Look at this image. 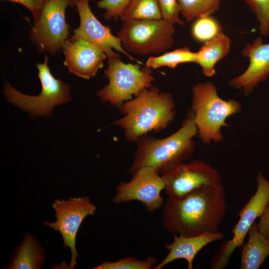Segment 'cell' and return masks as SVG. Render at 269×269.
<instances>
[{"instance_id":"4fadbf2b","label":"cell","mask_w":269,"mask_h":269,"mask_svg":"<svg viewBox=\"0 0 269 269\" xmlns=\"http://www.w3.org/2000/svg\"><path fill=\"white\" fill-rule=\"evenodd\" d=\"M79 14L80 24L73 30L74 35L90 42L101 48L108 58L121 57L114 50L120 52L132 61L139 62L122 47L120 39L104 25L92 12L89 0H72Z\"/></svg>"},{"instance_id":"30bf717a","label":"cell","mask_w":269,"mask_h":269,"mask_svg":"<svg viewBox=\"0 0 269 269\" xmlns=\"http://www.w3.org/2000/svg\"><path fill=\"white\" fill-rule=\"evenodd\" d=\"M56 218L53 222H44L45 226L58 232L63 240L64 247L71 251V260L68 269H74L79 257L76 248V238L84 220L95 215V205L87 196L70 197L67 199H56L52 204Z\"/></svg>"},{"instance_id":"6da1fadb","label":"cell","mask_w":269,"mask_h":269,"mask_svg":"<svg viewBox=\"0 0 269 269\" xmlns=\"http://www.w3.org/2000/svg\"><path fill=\"white\" fill-rule=\"evenodd\" d=\"M227 210L222 183L200 187L178 199L167 197L161 225L169 233L198 236L219 231Z\"/></svg>"},{"instance_id":"ac0fdd59","label":"cell","mask_w":269,"mask_h":269,"mask_svg":"<svg viewBox=\"0 0 269 269\" xmlns=\"http://www.w3.org/2000/svg\"><path fill=\"white\" fill-rule=\"evenodd\" d=\"M45 251L41 243L29 233L14 250L5 269H40L45 262Z\"/></svg>"},{"instance_id":"7402d4cb","label":"cell","mask_w":269,"mask_h":269,"mask_svg":"<svg viewBox=\"0 0 269 269\" xmlns=\"http://www.w3.org/2000/svg\"><path fill=\"white\" fill-rule=\"evenodd\" d=\"M222 0H177L180 13L186 22L198 17L212 15L219 9Z\"/></svg>"},{"instance_id":"e0dca14e","label":"cell","mask_w":269,"mask_h":269,"mask_svg":"<svg viewBox=\"0 0 269 269\" xmlns=\"http://www.w3.org/2000/svg\"><path fill=\"white\" fill-rule=\"evenodd\" d=\"M231 44V39L222 31L203 43L195 52V63L200 66L205 76L210 77L216 74V64L227 56Z\"/></svg>"},{"instance_id":"3957f363","label":"cell","mask_w":269,"mask_h":269,"mask_svg":"<svg viewBox=\"0 0 269 269\" xmlns=\"http://www.w3.org/2000/svg\"><path fill=\"white\" fill-rule=\"evenodd\" d=\"M118 108L123 117L114 124L123 130L125 138L131 142H136L149 132L166 128L175 116L172 95L156 87L143 90Z\"/></svg>"},{"instance_id":"8992f818","label":"cell","mask_w":269,"mask_h":269,"mask_svg":"<svg viewBox=\"0 0 269 269\" xmlns=\"http://www.w3.org/2000/svg\"><path fill=\"white\" fill-rule=\"evenodd\" d=\"M118 33L123 48L136 55L160 54L174 43V24L163 19L123 21Z\"/></svg>"},{"instance_id":"9c48e42d","label":"cell","mask_w":269,"mask_h":269,"mask_svg":"<svg viewBox=\"0 0 269 269\" xmlns=\"http://www.w3.org/2000/svg\"><path fill=\"white\" fill-rule=\"evenodd\" d=\"M256 180L257 190L238 213L239 219L232 231V237L223 242L211 259L210 265L213 269L227 267L231 255L244 244L249 230L269 203V181L261 171L258 172Z\"/></svg>"},{"instance_id":"5bb4252c","label":"cell","mask_w":269,"mask_h":269,"mask_svg":"<svg viewBox=\"0 0 269 269\" xmlns=\"http://www.w3.org/2000/svg\"><path fill=\"white\" fill-rule=\"evenodd\" d=\"M62 51L65 56L63 64L69 71L86 79L95 76L108 58L98 46L74 35L68 38Z\"/></svg>"},{"instance_id":"cb8c5ba5","label":"cell","mask_w":269,"mask_h":269,"mask_svg":"<svg viewBox=\"0 0 269 269\" xmlns=\"http://www.w3.org/2000/svg\"><path fill=\"white\" fill-rule=\"evenodd\" d=\"M157 260L152 256L145 260H139L134 256H129L115 262L105 261L94 269H151L157 264Z\"/></svg>"},{"instance_id":"9a60e30c","label":"cell","mask_w":269,"mask_h":269,"mask_svg":"<svg viewBox=\"0 0 269 269\" xmlns=\"http://www.w3.org/2000/svg\"><path fill=\"white\" fill-rule=\"evenodd\" d=\"M241 54L249 59V64L243 73L231 79L229 85L241 90L248 96L269 76V43H264L262 36H259L246 44Z\"/></svg>"},{"instance_id":"484cf974","label":"cell","mask_w":269,"mask_h":269,"mask_svg":"<svg viewBox=\"0 0 269 269\" xmlns=\"http://www.w3.org/2000/svg\"><path fill=\"white\" fill-rule=\"evenodd\" d=\"M131 0H100L97 6L104 10L103 16L106 20H118Z\"/></svg>"},{"instance_id":"83f0119b","label":"cell","mask_w":269,"mask_h":269,"mask_svg":"<svg viewBox=\"0 0 269 269\" xmlns=\"http://www.w3.org/2000/svg\"><path fill=\"white\" fill-rule=\"evenodd\" d=\"M7 0L21 4L31 13L34 21L39 17L42 6L46 0Z\"/></svg>"},{"instance_id":"2e32d148","label":"cell","mask_w":269,"mask_h":269,"mask_svg":"<svg viewBox=\"0 0 269 269\" xmlns=\"http://www.w3.org/2000/svg\"><path fill=\"white\" fill-rule=\"evenodd\" d=\"M224 235L218 231L194 236L173 234L171 243H165L164 248L168 253L165 258L153 269H161L168 264L178 259L187 263V269H193V262L197 254L207 245L224 239Z\"/></svg>"},{"instance_id":"44dd1931","label":"cell","mask_w":269,"mask_h":269,"mask_svg":"<svg viewBox=\"0 0 269 269\" xmlns=\"http://www.w3.org/2000/svg\"><path fill=\"white\" fill-rule=\"evenodd\" d=\"M161 18L157 0H131L120 17L122 21Z\"/></svg>"},{"instance_id":"ffe728a7","label":"cell","mask_w":269,"mask_h":269,"mask_svg":"<svg viewBox=\"0 0 269 269\" xmlns=\"http://www.w3.org/2000/svg\"><path fill=\"white\" fill-rule=\"evenodd\" d=\"M195 52L187 46L166 52L159 56H150L145 62V66L151 69L163 67L175 68L179 64L195 63Z\"/></svg>"},{"instance_id":"52a82bcc","label":"cell","mask_w":269,"mask_h":269,"mask_svg":"<svg viewBox=\"0 0 269 269\" xmlns=\"http://www.w3.org/2000/svg\"><path fill=\"white\" fill-rule=\"evenodd\" d=\"M151 69L138 64L125 63L121 57L109 58L105 78L109 83L97 92L103 101L120 107L143 90L150 87L154 80Z\"/></svg>"},{"instance_id":"277c9868","label":"cell","mask_w":269,"mask_h":269,"mask_svg":"<svg viewBox=\"0 0 269 269\" xmlns=\"http://www.w3.org/2000/svg\"><path fill=\"white\" fill-rule=\"evenodd\" d=\"M191 92V110L199 137L206 144L221 141L224 139L221 129L229 127L226 120L240 112L241 104L234 99H221L215 85L211 81L198 83L193 86Z\"/></svg>"},{"instance_id":"ba28073f","label":"cell","mask_w":269,"mask_h":269,"mask_svg":"<svg viewBox=\"0 0 269 269\" xmlns=\"http://www.w3.org/2000/svg\"><path fill=\"white\" fill-rule=\"evenodd\" d=\"M72 0H46L30 31L31 42L39 52L53 56L60 52L69 36L66 10Z\"/></svg>"},{"instance_id":"5b68a950","label":"cell","mask_w":269,"mask_h":269,"mask_svg":"<svg viewBox=\"0 0 269 269\" xmlns=\"http://www.w3.org/2000/svg\"><path fill=\"white\" fill-rule=\"evenodd\" d=\"M49 58L46 54L43 63H37L38 78L41 91L37 96H29L18 91L7 82H5L3 92L6 99L31 116L51 115L53 108L70 100V86L60 78H55L48 66Z\"/></svg>"},{"instance_id":"4316f807","label":"cell","mask_w":269,"mask_h":269,"mask_svg":"<svg viewBox=\"0 0 269 269\" xmlns=\"http://www.w3.org/2000/svg\"><path fill=\"white\" fill-rule=\"evenodd\" d=\"M162 19L173 24L182 25L184 22L180 18V8L177 0H157Z\"/></svg>"},{"instance_id":"d6986e66","label":"cell","mask_w":269,"mask_h":269,"mask_svg":"<svg viewBox=\"0 0 269 269\" xmlns=\"http://www.w3.org/2000/svg\"><path fill=\"white\" fill-rule=\"evenodd\" d=\"M247 242L242 247L240 269H258L269 256V240L255 222L249 230Z\"/></svg>"},{"instance_id":"8fae6325","label":"cell","mask_w":269,"mask_h":269,"mask_svg":"<svg viewBox=\"0 0 269 269\" xmlns=\"http://www.w3.org/2000/svg\"><path fill=\"white\" fill-rule=\"evenodd\" d=\"M132 176L129 182L123 181L118 184L113 202L120 204L138 201L149 212L163 207L165 200L161 192L165 186L161 175L151 167H143Z\"/></svg>"},{"instance_id":"d4e9b609","label":"cell","mask_w":269,"mask_h":269,"mask_svg":"<svg viewBox=\"0 0 269 269\" xmlns=\"http://www.w3.org/2000/svg\"><path fill=\"white\" fill-rule=\"evenodd\" d=\"M248 6L258 22L260 36L269 34V0H242Z\"/></svg>"},{"instance_id":"f1b7e54d","label":"cell","mask_w":269,"mask_h":269,"mask_svg":"<svg viewBox=\"0 0 269 269\" xmlns=\"http://www.w3.org/2000/svg\"><path fill=\"white\" fill-rule=\"evenodd\" d=\"M257 223L259 231L269 240V203Z\"/></svg>"},{"instance_id":"7c38bea8","label":"cell","mask_w":269,"mask_h":269,"mask_svg":"<svg viewBox=\"0 0 269 269\" xmlns=\"http://www.w3.org/2000/svg\"><path fill=\"white\" fill-rule=\"evenodd\" d=\"M167 197L178 199L204 185L221 183L219 172L199 160L184 162L161 175Z\"/></svg>"},{"instance_id":"7a4b0ae2","label":"cell","mask_w":269,"mask_h":269,"mask_svg":"<svg viewBox=\"0 0 269 269\" xmlns=\"http://www.w3.org/2000/svg\"><path fill=\"white\" fill-rule=\"evenodd\" d=\"M197 134L194 114L188 111L181 127L175 133L162 138L146 134L136 142L137 149L129 169L132 175L143 167H150L162 175L193 155Z\"/></svg>"},{"instance_id":"603a6c76","label":"cell","mask_w":269,"mask_h":269,"mask_svg":"<svg viewBox=\"0 0 269 269\" xmlns=\"http://www.w3.org/2000/svg\"><path fill=\"white\" fill-rule=\"evenodd\" d=\"M221 32V24L212 15L196 18L193 20L190 29L193 38L203 43L212 39Z\"/></svg>"}]
</instances>
